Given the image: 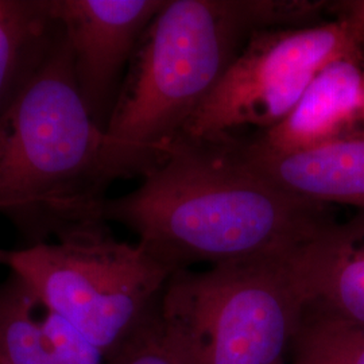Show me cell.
Masks as SVG:
<instances>
[{
	"instance_id": "obj_13",
	"label": "cell",
	"mask_w": 364,
	"mask_h": 364,
	"mask_svg": "<svg viewBox=\"0 0 364 364\" xmlns=\"http://www.w3.org/2000/svg\"><path fill=\"white\" fill-rule=\"evenodd\" d=\"M290 364H364V326L306 311Z\"/></svg>"
},
{
	"instance_id": "obj_14",
	"label": "cell",
	"mask_w": 364,
	"mask_h": 364,
	"mask_svg": "<svg viewBox=\"0 0 364 364\" xmlns=\"http://www.w3.org/2000/svg\"><path fill=\"white\" fill-rule=\"evenodd\" d=\"M42 329L53 364H108L105 353L60 316L45 311Z\"/></svg>"
},
{
	"instance_id": "obj_17",
	"label": "cell",
	"mask_w": 364,
	"mask_h": 364,
	"mask_svg": "<svg viewBox=\"0 0 364 364\" xmlns=\"http://www.w3.org/2000/svg\"><path fill=\"white\" fill-rule=\"evenodd\" d=\"M3 257H4V250H0V264H1V260H3Z\"/></svg>"
},
{
	"instance_id": "obj_9",
	"label": "cell",
	"mask_w": 364,
	"mask_h": 364,
	"mask_svg": "<svg viewBox=\"0 0 364 364\" xmlns=\"http://www.w3.org/2000/svg\"><path fill=\"white\" fill-rule=\"evenodd\" d=\"M228 141L251 169L290 193L364 212V135L285 156L251 151L237 136Z\"/></svg>"
},
{
	"instance_id": "obj_4",
	"label": "cell",
	"mask_w": 364,
	"mask_h": 364,
	"mask_svg": "<svg viewBox=\"0 0 364 364\" xmlns=\"http://www.w3.org/2000/svg\"><path fill=\"white\" fill-rule=\"evenodd\" d=\"M329 232L296 251L171 274L156 320L182 364H290Z\"/></svg>"
},
{
	"instance_id": "obj_1",
	"label": "cell",
	"mask_w": 364,
	"mask_h": 364,
	"mask_svg": "<svg viewBox=\"0 0 364 364\" xmlns=\"http://www.w3.org/2000/svg\"><path fill=\"white\" fill-rule=\"evenodd\" d=\"M100 218L130 228L173 273L296 251L338 223L331 205L251 169L227 138L180 139L135 191L105 198Z\"/></svg>"
},
{
	"instance_id": "obj_12",
	"label": "cell",
	"mask_w": 364,
	"mask_h": 364,
	"mask_svg": "<svg viewBox=\"0 0 364 364\" xmlns=\"http://www.w3.org/2000/svg\"><path fill=\"white\" fill-rule=\"evenodd\" d=\"M42 308L33 289L10 272L0 282V360L4 364H53L42 329Z\"/></svg>"
},
{
	"instance_id": "obj_10",
	"label": "cell",
	"mask_w": 364,
	"mask_h": 364,
	"mask_svg": "<svg viewBox=\"0 0 364 364\" xmlns=\"http://www.w3.org/2000/svg\"><path fill=\"white\" fill-rule=\"evenodd\" d=\"M60 30L49 0H0V117L42 65Z\"/></svg>"
},
{
	"instance_id": "obj_15",
	"label": "cell",
	"mask_w": 364,
	"mask_h": 364,
	"mask_svg": "<svg viewBox=\"0 0 364 364\" xmlns=\"http://www.w3.org/2000/svg\"><path fill=\"white\" fill-rule=\"evenodd\" d=\"M156 314L112 356L108 364H182L161 333Z\"/></svg>"
},
{
	"instance_id": "obj_11",
	"label": "cell",
	"mask_w": 364,
	"mask_h": 364,
	"mask_svg": "<svg viewBox=\"0 0 364 364\" xmlns=\"http://www.w3.org/2000/svg\"><path fill=\"white\" fill-rule=\"evenodd\" d=\"M309 311L364 326V212L338 223L329 235L317 297Z\"/></svg>"
},
{
	"instance_id": "obj_5",
	"label": "cell",
	"mask_w": 364,
	"mask_h": 364,
	"mask_svg": "<svg viewBox=\"0 0 364 364\" xmlns=\"http://www.w3.org/2000/svg\"><path fill=\"white\" fill-rule=\"evenodd\" d=\"M3 264L33 289L43 311L75 326L108 362L156 314L173 272L105 221L53 242L6 251Z\"/></svg>"
},
{
	"instance_id": "obj_7",
	"label": "cell",
	"mask_w": 364,
	"mask_h": 364,
	"mask_svg": "<svg viewBox=\"0 0 364 364\" xmlns=\"http://www.w3.org/2000/svg\"><path fill=\"white\" fill-rule=\"evenodd\" d=\"M166 0H49L72 55L78 91L105 131L131 60Z\"/></svg>"
},
{
	"instance_id": "obj_18",
	"label": "cell",
	"mask_w": 364,
	"mask_h": 364,
	"mask_svg": "<svg viewBox=\"0 0 364 364\" xmlns=\"http://www.w3.org/2000/svg\"><path fill=\"white\" fill-rule=\"evenodd\" d=\"M0 364H4V363H3V362H1V360H0Z\"/></svg>"
},
{
	"instance_id": "obj_8",
	"label": "cell",
	"mask_w": 364,
	"mask_h": 364,
	"mask_svg": "<svg viewBox=\"0 0 364 364\" xmlns=\"http://www.w3.org/2000/svg\"><path fill=\"white\" fill-rule=\"evenodd\" d=\"M360 135H364V57L359 48L329 63L277 126L234 136L251 151L285 156Z\"/></svg>"
},
{
	"instance_id": "obj_16",
	"label": "cell",
	"mask_w": 364,
	"mask_h": 364,
	"mask_svg": "<svg viewBox=\"0 0 364 364\" xmlns=\"http://www.w3.org/2000/svg\"><path fill=\"white\" fill-rule=\"evenodd\" d=\"M331 10L346 15L353 23L359 39V48L364 57V0L332 1Z\"/></svg>"
},
{
	"instance_id": "obj_3",
	"label": "cell",
	"mask_w": 364,
	"mask_h": 364,
	"mask_svg": "<svg viewBox=\"0 0 364 364\" xmlns=\"http://www.w3.org/2000/svg\"><path fill=\"white\" fill-rule=\"evenodd\" d=\"M109 185L105 131L80 95L61 27L42 65L0 117V213L26 247L37 246L103 221Z\"/></svg>"
},
{
	"instance_id": "obj_2",
	"label": "cell",
	"mask_w": 364,
	"mask_h": 364,
	"mask_svg": "<svg viewBox=\"0 0 364 364\" xmlns=\"http://www.w3.org/2000/svg\"><path fill=\"white\" fill-rule=\"evenodd\" d=\"M328 9V1L308 0H166L105 127L109 183L142 178L168 156L257 31L318 23Z\"/></svg>"
},
{
	"instance_id": "obj_6",
	"label": "cell",
	"mask_w": 364,
	"mask_h": 364,
	"mask_svg": "<svg viewBox=\"0 0 364 364\" xmlns=\"http://www.w3.org/2000/svg\"><path fill=\"white\" fill-rule=\"evenodd\" d=\"M257 31L188 124L181 139H219L242 129L269 130L297 105L329 63L359 49L351 21Z\"/></svg>"
}]
</instances>
